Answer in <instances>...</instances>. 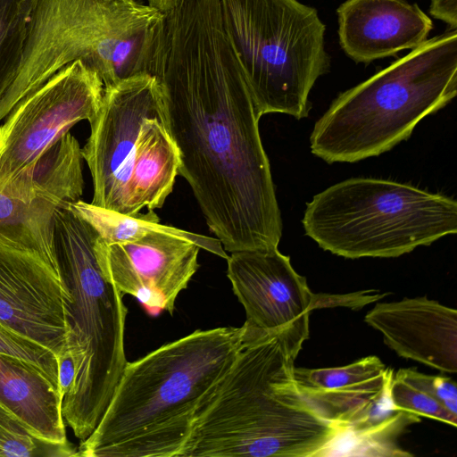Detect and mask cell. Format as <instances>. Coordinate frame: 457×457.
<instances>
[{"label": "cell", "instance_id": "1", "mask_svg": "<svg viewBox=\"0 0 457 457\" xmlns=\"http://www.w3.org/2000/svg\"><path fill=\"white\" fill-rule=\"evenodd\" d=\"M158 79L163 119L211 232L226 252L278 246L282 219L259 115L220 0L166 12Z\"/></svg>", "mask_w": 457, "mask_h": 457}, {"label": "cell", "instance_id": "2", "mask_svg": "<svg viewBox=\"0 0 457 457\" xmlns=\"http://www.w3.org/2000/svg\"><path fill=\"white\" fill-rule=\"evenodd\" d=\"M303 342L288 330L245 338L198 409L181 457H323L345 427L303 396L294 362Z\"/></svg>", "mask_w": 457, "mask_h": 457}, {"label": "cell", "instance_id": "3", "mask_svg": "<svg viewBox=\"0 0 457 457\" xmlns=\"http://www.w3.org/2000/svg\"><path fill=\"white\" fill-rule=\"evenodd\" d=\"M242 325L197 329L128 361L83 457H181L196 412L233 363Z\"/></svg>", "mask_w": 457, "mask_h": 457}, {"label": "cell", "instance_id": "4", "mask_svg": "<svg viewBox=\"0 0 457 457\" xmlns=\"http://www.w3.org/2000/svg\"><path fill=\"white\" fill-rule=\"evenodd\" d=\"M166 12L140 0H38L12 89L15 105L76 60L104 86L156 76L165 45Z\"/></svg>", "mask_w": 457, "mask_h": 457}, {"label": "cell", "instance_id": "5", "mask_svg": "<svg viewBox=\"0 0 457 457\" xmlns=\"http://www.w3.org/2000/svg\"><path fill=\"white\" fill-rule=\"evenodd\" d=\"M456 94L457 29H451L340 93L315 122L311 152L329 164L380 155Z\"/></svg>", "mask_w": 457, "mask_h": 457}, {"label": "cell", "instance_id": "6", "mask_svg": "<svg viewBox=\"0 0 457 457\" xmlns=\"http://www.w3.org/2000/svg\"><path fill=\"white\" fill-rule=\"evenodd\" d=\"M53 237L61 275L70 291L67 353L75 376L63 395L65 423L81 441L103 417L128 362L123 294L104 276L98 233L70 204L54 215Z\"/></svg>", "mask_w": 457, "mask_h": 457}, {"label": "cell", "instance_id": "7", "mask_svg": "<svg viewBox=\"0 0 457 457\" xmlns=\"http://www.w3.org/2000/svg\"><path fill=\"white\" fill-rule=\"evenodd\" d=\"M81 148L93 180L91 204L123 214L162 207L179 156L166 128L158 79L141 74L104 87Z\"/></svg>", "mask_w": 457, "mask_h": 457}, {"label": "cell", "instance_id": "8", "mask_svg": "<svg viewBox=\"0 0 457 457\" xmlns=\"http://www.w3.org/2000/svg\"><path fill=\"white\" fill-rule=\"evenodd\" d=\"M305 235L348 259L398 257L457 232V202L407 183L351 178L315 195Z\"/></svg>", "mask_w": 457, "mask_h": 457}, {"label": "cell", "instance_id": "9", "mask_svg": "<svg viewBox=\"0 0 457 457\" xmlns=\"http://www.w3.org/2000/svg\"><path fill=\"white\" fill-rule=\"evenodd\" d=\"M222 22L262 117L309 116V95L329 70L326 27L297 0H220Z\"/></svg>", "mask_w": 457, "mask_h": 457}, {"label": "cell", "instance_id": "10", "mask_svg": "<svg viewBox=\"0 0 457 457\" xmlns=\"http://www.w3.org/2000/svg\"><path fill=\"white\" fill-rule=\"evenodd\" d=\"M104 86L98 73L76 60L22 99L0 126V193L27 173L52 144L101 104Z\"/></svg>", "mask_w": 457, "mask_h": 457}, {"label": "cell", "instance_id": "11", "mask_svg": "<svg viewBox=\"0 0 457 457\" xmlns=\"http://www.w3.org/2000/svg\"><path fill=\"white\" fill-rule=\"evenodd\" d=\"M200 249L228 257L216 237L183 229L154 231L127 243L107 244L99 235L96 241L97 261L108 281L148 309L170 314L179 294L198 270Z\"/></svg>", "mask_w": 457, "mask_h": 457}, {"label": "cell", "instance_id": "12", "mask_svg": "<svg viewBox=\"0 0 457 457\" xmlns=\"http://www.w3.org/2000/svg\"><path fill=\"white\" fill-rule=\"evenodd\" d=\"M227 276L243 305L246 338L288 330L309 338L313 293L278 247L230 253Z\"/></svg>", "mask_w": 457, "mask_h": 457}, {"label": "cell", "instance_id": "13", "mask_svg": "<svg viewBox=\"0 0 457 457\" xmlns=\"http://www.w3.org/2000/svg\"><path fill=\"white\" fill-rule=\"evenodd\" d=\"M70 291L39 253L0 241V323L60 359L67 353Z\"/></svg>", "mask_w": 457, "mask_h": 457}, {"label": "cell", "instance_id": "14", "mask_svg": "<svg viewBox=\"0 0 457 457\" xmlns=\"http://www.w3.org/2000/svg\"><path fill=\"white\" fill-rule=\"evenodd\" d=\"M364 321L399 356L442 372L457 371V311L426 296L379 303Z\"/></svg>", "mask_w": 457, "mask_h": 457}, {"label": "cell", "instance_id": "15", "mask_svg": "<svg viewBox=\"0 0 457 457\" xmlns=\"http://www.w3.org/2000/svg\"><path fill=\"white\" fill-rule=\"evenodd\" d=\"M339 43L354 62L370 63L423 44L431 19L405 0H346L337 10Z\"/></svg>", "mask_w": 457, "mask_h": 457}, {"label": "cell", "instance_id": "16", "mask_svg": "<svg viewBox=\"0 0 457 457\" xmlns=\"http://www.w3.org/2000/svg\"><path fill=\"white\" fill-rule=\"evenodd\" d=\"M394 370L377 356L325 369H294L306 401L326 420L347 428L361 420L389 386Z\"/></svg>", "mask_w": 457, "mask_h": 457}, {"label": "cell", "instance_id": "17", "mask_svg": "<svg viewBox=\"0 0 457 457\" xmlns=\"http://www.w3.org/2000/svg\"><path fill=\"white\" fill-rule=\"evenodd\" d=\"M62 394L32 364L0 353V402L38 436L68 443L62 412Z\"/></svg>", "mask_w": 457, "mask_h": 457}, {"label": "cell", "instance_id": "18", "mask_svg": "<svg viewBox=\"0 0 457 457\" xmlns=\"http://www.w3.org/2000/svg\"><path fill=\"white\" fill-rule=\"evenodd\" d=\"M64 205L50 199L24 202L0 193V241L39 253L61 272L53 229L54 215Z\"/></svg>", "mask_w": 457, "mask_h": 457}, {"label": "cell", "instance_id": "19", "mask_svg": "<svg viewBox=\"0 0 457 457\" xmlns=\"http://www.w3.org/2000/svg\"><path fill=\"white\" fill-rule=\"evenodd\" d=\"M38 0H0V121L15 107L12 89Z\"/></svg>", "mask_w": 457, "mask_h": 457}, {"label": "cell", "instance_id": "20", "mask_svg": "<svg viewBox=\"0 0 457 457\" xmlns=\"http://www.w3.org/2000/svg\"><path fill=\"white\" fill-rule=\"evenodd\" d=\"M96 230L102 241L107 244L127 243L137 240L154 231L179 232L182 229L160 223L154 211L146 213L123 214L86 203L81 199L71 203Z\"/></svg>", "mask_w": 457, "mask_h": 457}, {"label": "cell", "instance_id": "21", "mask_svg": "<svg viewBox=\"0 0 457 457\" xmlns=\"http://www.w3.org/2000/svg\"><path fill=\"white\" fill-rule=\"evenodd\" d=\"M0 456L70 457L78 456V448L41 437L0 402Z\"/></svg>", "mask_w": 457, "mask_h": 457}, {"label": "cell", "instance_id": "22", "mask_svg": "<svg viewBox=\"0 0 457 457\" xmlns=\"http://www.w3.org/2000/svg\"><path fill=\"white\" fill-rule=\"evenodd\" d=\"M0 353L20 358L32 364L42 371L62 392L57 355L45 346L13 332L1 323Z\"/></svg>", "mask_w": 457, "mask_h": 457}, {"label": "cell", "instance_id": "23", "mask_svg": "<svg viewBox=\"0 0 457 457\" xmlns=\"http://www.w3.org/2000/svg\"><path fill=\"white\" fill-rule=\"evenodd\" d=\"M389 393L394 405L418 416L428 417L457 426V415L452 413L425 391L393 375Z\"/></svg>", "mask_w": 457, "mask_h": 457}, {"label": "cell", "instance_id": "24", "mask_svg": "<svg viewBox=\"0 0 457 457\" xmlns=\"http://www.w3.org/2000/svg\"><path fill=\"white\" fill-rule=\"evenodd\" d=\"M395 375L425 391L452 413L457 415V385L445 376H432L414 368L400 369Z\"/></svg>", "mask_w": 457, "mask_h": 457}, {"label": "cell", "instance_id": "25", "mask_svg": "<svg viewBox=\"0 0 457 457\" xmlns=\"http://www.w3.org/2000/svg\"><path fill=\"white\" fill-rule=\"evenodd\" d=\"M369 291H360L349 294H326L319 293L312 295V301L311 309L320 308H332V307H347L353 310L361 309L364 305H367L377 300H381L388 294H368Z\"/></svg>", "mask_w": 457, "mask_h": 457}, {"label": "cell", "instance_id": "26", "mask_svg": "<svg viewBox=\"0 0 457 457\" xmlns=\"http://www.w3.org/2000/svg\"><path fill=\"white\" fill-rule=\"evenodd\" d=\"M429 13L457 29V0H431Z\"/></svg>", "mask_w": 457, "mask_h": 457}, {"label": "cell", "instance_id": "27", "mask_svg": "<svg viewBox=\"0 0 457 457\" xmlns=\"http://www.w3.org/2000/svg\"><path fill=\"white\" fill-rule=\"evenodd\" d=\"M75 376L73 360L69 353L59 359V381L62 396L70 389ZM63 398V397H62Z\"/></svg>", "mask_w": 457, "mask_h": 457}, {"label": "cell", "instance_id": "28", "mask_svg": "<svg viewBox=\"0 0 457 457\" xmlns=\"http://www.w3.org/2000/svg\"><path fill=\"white\" fill-rule=\"evenodd\" d=\"M182 0H147L148 4L166 12L175 8Z\"/></svg>", "mask_w": 457, "mask_h": 457}]
</instances>
